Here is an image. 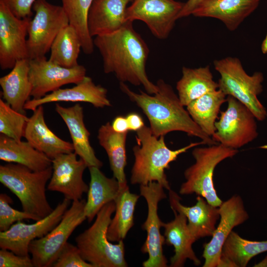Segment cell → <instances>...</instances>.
I'll return each instance as SVG.
<instances>
[{
	"label": "cell",
	"mask_w": 267,
	"mask_h": 267,
	"mask_svg": "<svg viewBox=\"0 0 267 267\" xmlns=\"http://www.w3.org/2000/svg\"><path fill=\"white\" fill-rule=\"evenodd\" d=\"M128 21L118 31L93 39L103 60L105 73H114L120 82L141 85L150 94L158 89L148 78L146 63L149 48L141 36Z\"/></svg>",
	"instance_id": "1"
},
{
	"label": "cell",
	"mask_w": 267,
	"mask_h": 267,
	"mask_svg": "<svg viewBox=\"0 0 267 267\" xmlns=\"http://www.w3.org/2000/svg\"><path fill=\"white\" fill-rule=\"evenodd\" d=\"M158 91L153 94L139 90H132L125 83L120 82V88L129 99L139 107L147 117L152 133L157 137L179 131L189 136L200 138L205 144H217L206 134L193 120L181 103L171 85L159 79Z\"/></svg>",
	"instance_id": "2"
},
{
	"label": "cell",
	"mask_w": 267,
	"mask_h": 267,
	"mask_svg": "<svg viewBox=\"0 0 267 267\" xmlns=\"http://www.w3.org/2000/svg\"><path fill=\"white\" fill-rule=\"evenodd\" d=\"M136 132L137 144L133 148L134 162L131 171L132 184L146 185L155 181L164 188L171 189L165 174V170L169 169L170 164L188 150L205 144L202 141L191 142L180 148L172 150L167 146L164 136H155L150 127L145 125Z\"/></svg>",
	"instance_id": "3"
},
{
	"label": "cell",
	"mask_w": 267,
	"mask_h": 267,
	"mask_svg": "<svg viewBox=\"0 0 267 267\" xmlns=\"http://www.w3.org/2000/svg\"><path fill=\"white\" fill-rule=\"evenodd\" d=\"M52 166L35 171L16 163L0 166V182L19 200L22 210L42 219L53 210L46 195Z\"/></svg>",
	"instance_id": "4"
},
{
	"label": "cell",
	"mask_w": 267,
	"mask_h": 267,
	"mask_svg": "<svg viewBox=\"0 0 267 267\" xmlns=\"http://www.w3.org/2000/svg\"><path fill=\"white\" fill-rule=\"evenodd\" d=\"M116 209L115 201L105 205L96 215L92 224L75 238L82 258L93 267H126L123 240L113 244L107 233Z\"/></svg>",
	"instance_id": "5"
},
{
	"label": "cell",
	"mask_w": 267,
	"mask_h": 267,
	"mask_svg": "<svg viewBox=\"0 0 267 267\" xmlns=\"http://www.w3.org/2000/svg\"><path fill=\"white\" fill-rule=\"evenodd\" d=\"M213 64L220 75L218 82L219 89L247 107L257 120H265L267 118V111L258 98L263 90V73L255 72L252 75H248L240 59L235 57L215 60Z\"/></svg>",
	"instance_id": "6"
},
{
	"label": "cell",
	"mask_w": 267,
	"mask_h": 267,
	"mask_svg": "<svg viewBox=\"0 0 267 267\" xmlns=\"http://www.w3.org/2000/svg\"><path fill=\"white\" fill-rule=\"evenodd\" d=\"M238 152L236 149L220 143L207 147H195L192 155L195 163L184 172L185 181L180 187L181 195L195 193L204 198L210 204L219 207L222 201L214 187L213 176L216 166L222 161L232 158Z\"/></svg>",
	"instance_id": "7"
},
{
	"label": "cell",
	"mask_w": 267,
	"mask_h": 267,
	"mask_svg": "<svg viewBox=\"0 0 267 267\" xmlns=\"http://www.w3.org/2000/svg\"><path fill=\"white\" fill-rule=\"evenodd\" d=\"M84 199L73 201L60 222L43 237L32 241L29 246L35 267H50L75 229L87 218Z\"/></svg>",
	"instance_id": "8"
},
{
	"label": "cell",
	"mask_w": 267,
	"mask_h": 267,
	"mask_svg": "<svg viewBox=\"0 0 267 267\" xmlns=\"http://www.w3.org/2000/svg\"><path fill=\"white\" fill-rule=\"evenodd\" d=\"M33 9L35 14L28 29L29 59L45 56L58 33L69 24L62 6L51 4L46 0H36Z\"/></svg>",
	"instance_id": "9"
},
{
	"label": "cell",
	"mask_w": 267,
	"mask_h": 267,
	"mask_svg": "<svg viewBox=\"0 0 267 267\" xmlns=\"http://www.w3.org/2000/svg\"><path fill=\"white\" fill-rule=\"evenodd\" d=\"M226 102L227 108L220 112L212 138L217 143L237 149L257 137V119L247 107L234 97L227 96Z\"/></svg>",
	"instance_id": "10"
},
{
	"label": "cell",
	"mask_w": 267,
	"mask_h": 267,
	"mask_svg": "<svg viewBox=\"0 0 267 267\" xmlns=\"http://www.w3.org/2000/svg\"><path fill=\"white\" fill-rule=\"evenodd\" d=\"M140 194L145 199L148 207L146 219L142 228L147 233L146 239L141 251L148 255V258L142 263L143 267H166L168 261L163 254V245L165 237L161 234L163 222L158 214L159 202L167 197L164 187L153 181L146 185H140Z\"/></svg>",
	"instance_id": "11"
},
{
	"label": "cell",
	"mask_w": 267,
	"mask_h": 267,
	"mask_svg": "<svg viewBox=\"0 0 267 267\" xmlns=\"http://www.w3.org/2000/svg\"><path fill=\"white\" fill-rule=\"evenodd\" d=\"M31 17L16 16L0 0V67L11 69L18 60L29 59L28 29Z\"/></svg>",
	"instance_id": "12"
},
{
	"label": "cell",
	"mask_w": 267,
	"mask_h": 267,
	"mask_svg": "<svg viewBox=\"0 0 267 267\" xmlns=\"http://www.w3.org/2000/svg\"><path fill=\"white\" fill-rule=\"evenodd\" d=\"M184 3L175 0H133L127 8L126 19L143 22L156 38L165 39L174 28Z\"/></svg>",
	"instance_id": "13"
},
{
	"label": "cell",
	"mask_w": 267,
	"mask_h": 267,
	"mask_svg": "<svg viewBox=\"0 0 267 267\" xmlns=\"http://www.w3.org/2000/svg\"><path fill=\"white\" fill-rule=\"evenodd\" d=\"M86 72L83 65L66 68L47 60L45 56L29 59L31 96L39 99L64 85L77 84L86 76Z\"/></svg>",
	"instance_id": "14"
},
{
	"label": "cell",
	"mask_w": 267,
	"mask_h": 267,
	"mask_svg": "<svg viewBox=\"0 0 267 267\" xmlns=\"http://www.w3.org/2000/svg\"><path fill=\"white\" fill-rule=\"evenodd\" d=\"M70 202L64 198L45 218L31 224L18 221L7 230L0 231V249L9 250L21 256H29L30 242L45 235L60 222Z\"/></svg>",
	"instance_id": "15"
},
{
	"label": "cell",
	"mask_w": 267,
	"mask_h": 267,
	"mask_svg": "<svg viewBox=\"0 0 267 267\" xmlns=\"http://www.w3.org/2000/svg\"><path fill=\"white\" fill-rule=\"evenodd\" d=\"M51 166L52 173L47 189L61 193L70 201L82 200L89 187L83 178L88 168L85 161L78 159L76 153L72 152L55 157L52 159Z\"/></svg>",
	"instance_id": "16"
},
{
	"label": "cell",
	"mask_w": 267,
	"mask_h": 267,
	"mask_svg": "<svg viewBox=\"0 0 267 267\" xmlns=\"http://www.w3.org/2000/svg\"><path fill=\"white\" fill-rule=\"evenodd\" d=\"M220 221L212 239L204 244L203 267H219L222 246L233 228L248 218L242 198L234 195L219 207Z\"/></svg>",
	"instance_id": "17"
},
{
	"label": "cell",
	"mask_w": 267,
	"mask_h": 267,
	"mask_svg": "<svg viewBox=\"0 0 267 267\" xmlns=\"http://www.w3.org/2000/svg\"><path fill=\"white\" fill-rule=\"evenodd\" d=\"M105 88L96 85L90 77L86 76L72 88H60L39 99L28 100L24 109L33 111L40 105L57 102H87L96 108H103L111 106Z\"/></svg>",
	"instance_id": "18"
},
{
	"label": "cell",
	"mask_w": 267,
	"mask_h": 267,
	"mask_svg": "<svg viewBox=\"0 0 267 267\" xmlns=\"http://www.w3.org/2000/svg\"><path fill=\"white\" fill-rule=\"evenodd\" d=\"M169 196L172 211L185 215L190 233L195 241L213 235L220 218L219 207L210 204L200 195L196 198V204L191 207L182 205L180 197L171 189L169 190Z\"/></svg>",
	"instance_id": "19"
},
{
	"label": "cell",
	"mask_w": 267,
	"mask_h": 267,
	"mask_svg": "<svg viewBox=\"0 0 267 267\" xmlns=\"http://www.w3.org/2000/svg\"><path fill=\"white\" fill-rule=\"evenodd\" d=\"M261 0H203L192 15L221 21L230 31L236 30L258 7Z\"/></svg>",
	"instance_id": "20"
},
{
	"label": "cell",
	"mask_w": 267,
	"mask_h": 267,
	"mask_svg": "<svg viewBox=\"0 0 267 267\" xmlns=\"http://www.w3.org/2000/svg\"><path fill=\"white\" fill-rule=\"evenodd\" d=\"M131 1L133 0H93L87 17L90 36L92 38L107 35L122 28L128 22L126 10Z\"/></svg>",
	"instance_id": "21"
},
{
	"label": "cell",
	"mask_w": 267,
	"mask_h": 267,
	"mask_svg": "<svg viewBox=\"0 0 267 267\" xmlns=\"http://www.w3.org/2000/svg\"><path fill=\"white\" fill-rule=\"evenodd\" d=\"M24 137L34 147L51 159L60 154L74 151L72 143L60 138L47 127L43 105L33 111L29 118Z\"/></svg>",
	"instance_id": "22"
},
{
	"label": "cell",
	"mask_w": 267,
	"mask_h": 267,
	"mask_svg": "<svg viewBox=\"0 0 267 267\" xmlns=\"http://www.w3.org/2000/svg\"><path fill=\"white\" fill-rule=\"evenodd\" d=\"M55 111L68 128L74 152L85 161L88 168L96 167L100 169L103 163L96 156L90 143V133L84 122L83 107L79 103L69 107H65L56 103Z\"/></svg>",
	"instance_id": "23"
},
{
	"label": "cell",
	"mask_w": 267,
	"mask_h": 267,
	"mask_svg": "<svg viewBox=\"0 0 267 267\" xmlns=\"http://www.w3.org/2000/svg\"><path fill=\"white\" fill-rule=\"evenodd\" d=\"M173 212L175 219L170 222L162 223L165 243L174 247L175 254L170 259V267H183L187 259L192 261L194 265L199 266L201 262L192 247L196 241L188 228L187 218L182 213Z\"/></svg>",
	"instance_id": "24"
},
{
	"label": "cell",
	"mask_w": 267,
	"mask_h": 267,
	"mask_svg": "<svg viewBox=\"0 0 267 267\" xmlns=\"http://www.w3.org/2000/svg\"><path fill=\"white\" fill-rule=\"evenodd\" d=\"M29 72V59H21L16 62L7 74L0 78L3 99L13 109L23 114L32 91Z\"/></svg>",
	"instance_id": "25"
},
{
	"label": "cell",
	"mask_w": 267,
	"mask_h": 267,
	"mask_svg": "<svg viewBox=\"0 0 267 267\" xmlns=\"http://www.w3.org/2000/svg\"><path fill=\"white\" fill-rule=\"evenodd\" d=\"M89 169L90 179L84 212L87 219L90 222L105 205L116 200L121 191L115 178L107 177L96 167Z\"/></svg>",
	"instance_id": "26"
},
{
	"label": "cell",
	"mask_w": 267,
	"mask_h": 267,
	"mask_svg": "<svg viewBox=\"0 0 267 267\" xmlns=\"http://www.w3.org/2000/svg\"><path fill=\"white\" fill-rule=\"evenodd\" d=\"M127 134L115 132L109 122L101 126L97 134L98 142L107 154L113 177L119 182L121 191L128 186L125 173Z\"/></svg>",
	"instance_id": "27"
},
{
	"label": "cell",
	"mask_w": 267,
	"mask_h": 267,
	"mask_svg": "<svg viewBox=\"0 0 267 267\" xmlns=\"http://www.w3.org/2000/svg\"><path fill=\"white\" fill-rule=\"evenodd\" d=\"M0 159L39 171L52 166V159L36 149L28 141L16 140L0 134Z\"/></svg>",
	"instance_id": "28"
},
{
	"label": "cell",
	"mask_w": 267,
	"mask_h": 267,
	"mask_svg": "<svg viewBox=\"0 0 267 267\" xmlns=\"http://www.w3.org/2000/svg\"><path fill=\"white\" fill-rule=\"evenodd\" d=\"M218 89V83L214 80L209 65L196 68L183 67L182 76L176 84L178 95L185 107L205 94Z\"/></svg>",
	"instance_id": "29"
},
{
	"label": "cell",
	"mask_w": 267,
	"mask_h": 267,
	"mask_svg": "<svg viewBox=\"0 0 267 267\" xmlns=\"http://www.w3.org/2000/svg\"><path fill=\"white\" fill-rule=\"evenodd\" d=\"M266 251L267 241L248 240L232 230L222 246L219 267H245L252 258Z\"/></svg>",
	"instance_id": "30"
},
{
	"label": "cell",
	"mask_w": 267,
	"mask_h": 267,
	"mask_svg": "<svg viewBox=\"0 0 267 267\" xmlns=\"http://www.w3.org/2000/svg\"><path fill=\"white\" fill-rule=\"evenodd\" d=\"M226 100L227 95L218 89L190 102L186 106V110L202 131L212 137L216 131L215 123L221 107Z\"/></svg>",
	"instance_id": "31"
},
{
	"label": "cell",
	"mask_w": 267,
	"mask_h": 267,
	"mask_svg": "<svg viewBox=\"0 0 267 267\" xmlns=\"http://www.w3.org/2000/svg\"><path fill=\"white\" fill-rule=\"evenodd\" d=\"M139 196L130 192L128 186L115 201L116 209L107 230L110 241L119 242L126 237L134 224V212Z\"/></svg>",
	"instance_id": "32"
},
{
	"label": "cell",
	"mask_w": 267,
	"mask_h": 267,
	"mask_svg": "<svg viewBox=\"0 0 267 267\" xmlns=\"http://www.w3.org/2000/svg\"><path fill=\"white\" fill-rule=\"evenodd\" d=\"M82 49L78 32L70 24L63 28L54 39L50 47L49 60L60 66L72 68L77 66Z\"/></svg>",
	"instance_id": "33"
},
{
	"label": "cell",
	"mask_w": 267,
	"mask_h": 267,
	"mask_svg": "<svg viewBox=\"0 0 267 267\" xmlns=\"http://www.w3.org/2000/svg\"><path fill=\"white\" fill-rule=\"evenodd\" d=\"M62 7L69 20V24L75 28L79 36L82 49L87 54L93 51V38L90 36L87 26L89 9L93 0H62Z\"/></svg>",
	"instance_id": "34"
},
{
	"label": "cell",
	"mask_w": 267,
	"mask_h": 267,
	"mask_svg": "<svg viewBox=\"0 0 267 267\" xmlns=\"http://www.w3.org/2000/svg\"><path fill=\"white\" fill-rule=\"evenodd\" d=\"M29 118L0 99V134L16 140H21Z\"/></svg>",
	"instance_id": "35"
},
{
	"label": "cell",
	"mask_w": 267,
	"mask_h": 267,
	"mask_svg": "<svg viewBox=\"0 0 267 267\" xmlns=\"http://www.w3.org/2000/svg\"><path fill=\"white\" fill-rule=\"evenodd\" d=\"M11 198L6 193L0 194V231L8 229L14 223L24 220L35 221L41 220L38 217L24 211H19L11 207Z\"/></svg>",
	"instance_id": "36"
},
{
	"label": "cell",
	"mask_w": 267,
	"mask_h": 267,
	"mask_svg": "<svg viewBox=\"0 0 267 267\" xmlns=\"http://www.w3.org/2000/svg\"><path fill=\"white\" fill-rule=\"evenodd\" d=\"M53 267H93L82 257L76 245L67 242L52 265Z\"/></svg>",
	"instance_id": "37"
},
{
	"label": "cell",
	"mask_w": 267,
	"mask_h": 267,
	"mask_svg": "<svg viewBox=\"0 0 267 267\" xmlns=\"http://www.w3.org/2000/svg\"><path fill=\"white\" fill-rule=\"evenodd\" d=\"M0 267H33L34 265L29 256H21L5 249L0 250Z\"/></svg>",
	"instance_id": "38"
},
{
	"label": "cell",
	"mask_w": 267,
	"mask_h": 267,
	"mask_svg": "<svg viewBox=\"0 0 267 267\" xmlns=\"http://www.w3.org/2000/svg\"><path fill=\"white\" fill-rule=\"evenodd\" d=\"M5 3L17 17H31L32 8L36 0H3Z\"/></svg>",
	"instance_id": "39"
},
{
	"label": "cell",
	"mask_w": 267,
	"mask_h": 267,
	"mask_svg": "<svg viewBox=\"0 0 267 267\" xmlns=\"http://www.w3.org/2000/svg\"><path fill=\"white\" fill-rule=\"evenodd\" d=\"M126 117L129 131L137 132L145 126L141 116L138 113L131 112Z\"/></svg>",
	"instance_id": "40"
},
{
	"label": "cell",
	"mask_w": 267,
	"mask_h": 267,
	"mask_svg": "<svg viewBox=\"0 0 267 267\" xmlns=\"http://www.w3.org/2000/svg\"><path fill=\"white\" fill-rule=\"evenodd\" d=\"M111 125L113 130L118 133H128L129 131L126 117L123 116H116Z\"/></svg>",
	"instance_id": "41"
},
{
	"label": "cell",
	"mask_w": 267,
	"mask_h": 267,
	"mask_svg": "<svg viewBox=\"0 0 267 267\" xmlns=\"http://www.w3.org/2000/svg\"><path fill=\"white\" fill-rule=\"evenodd\" d=\"M203 0H187L184 3L183 7L178 16V19L192 15L194 9Z\"/></svg>",
	"instance_id": "42"
},
{
	"label": "cell",
	"mask_w": 267,
	"mask_h": 267,
	"mask_svg": "<svg viewBox=\"0 0 267 267\" xmlns=\"http://www.w3.org/2000/svg\"><path fill=\"white\" fill-rule=\"evenodd\" d=\"M255 267H267V256L264 260L256 265Z\"/></svg>",
	"instance_id": "43"
}]
</instances>
